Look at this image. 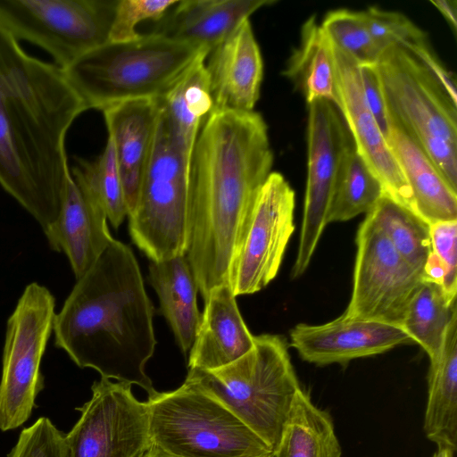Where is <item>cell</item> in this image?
<instances>
[{"mask_svg": "<svg viewBox=\"0 0 457 457\" xmlns=\"http://www.w3.org/2000/svg\"><path fill=\"white\" fill-rule=\"evenodd\" d=\"M87 109L62 68L29 55L0 27V185L43 231L71 175L67 132Z\"/></svg>", "mask_w": 457, "mask_h": 457, "instance_id": "1", "label": "cell"}, {"mask_svg": "<svg viewBox=\"0 0 457 457\" xmlns=\"http://www.w3.org/2000/svg\"><path fill=\"white\" fill-rule=\"evenodd\" d=\"M273 161L259 112L212 111L205 118L190 162L186 253L204 301L213 287L229 285L232 261Z\"/></svg>", "mask_w": 457, "mask_h": 457, "instance_id": "2", "label": "cell"}, {"mask_svg": "<svg viewBox=\"0 0 457 457\" xmlns=\"http://www.w3.org/2000/svg\"><path fill=\"white\" fill-rule=\"evenodd\" d=\"M154 313L133 251L113 238L55 314L54 345L79 368L150 396L156 390L145 369L156 345Z\"/></svg>", "mask_w": 457, "mask_h": 457, "instance_id": "3", "label": "cell"}, {"mask_svg": "<svg viewBox=\"0 0 457 457\" xmlns=\"http://www.w3.org/2000/svg\"><path fill=\"white\" fill-rule=\"evenodd\" d=\"M209 51L154 33L110 42L62 69L88 109L137 99H162Z\"/></svg>", "mask_w": 457, "mask_h": 457, "instance_id": "4", "label": "cell"}, {"mask_svg": "<svg viewBox=\"0 0 457 457\" xmlns=\"http://www.w3.org/2000/svg\"><path fill=\"white\" fill-rule=\"evenodd\" d=\"M187 377L228 408L273 453L301 389L283 336H254L253 347L235 361L211 370H188Z\"/></svg>", "mask_w": 457, "mask_h": 457, "instance_id": "5", "label": "cell"}, {"mask_svg": "<svg viewBox=\"0 0 457 457\" xmlns=\"http://www.w3.org/2000/svg\"><path fill=\"white\" fill-rule=\"evenodd\" d=\"M388 120L400 127L457 191V104L416 56L399 46L374 64Z\"/></svg>", "mask_w": 457, "mask_h": 457, "instance_id": "6", "label": "cell"}, {"mask_svg": "<svg viewBox=\"0 0 457 457\" xmlns=\"http://www.w3.org/2000/svg\"><path fill=\"white\" fill-rule=\"evenodd\" d=\"M152 445L180 457H267L270 448L228 408L187 377L148 396Z\"/></svg>", "mask_w": 457, "mask_h": 457, "instance_id": "7", "label": "cell"}, {"mask_svg": "<svg viewBox=\"0 0 457 457\" xmlns=\"http://www.w3.org/2000/svg\"><path fill=\"white\" fill-rule=\"evenodd\" d=\"M129 230L133 243L150 262L187 253L189 167L172 143L162 104L151 158L135 210L129 216Z\"/></svg>", "mask_w": 457, "mask_h": 457, "instance_id": "8", "label": "cell"}, {"mask_svg": "<svg viewBox=\"0 0 457 457\" xmlns=\"http://www.w3.org/2000/svg\"><path fill=\"white\" fill-rule=\"evenodd\" d=\"M116 1L0 0V27L46 51L65 69L109 41Z\"/></svg>", "mask_w": 457, "mask_h": 457, "instance_id": "9", "label": "cell"}, {"mask_svg": "<svg viewBox=\"0 0 457 457\" xmlns=\"http://www.w3.org/2000/svg\"><path fill=\"white\" fill-rule=\"evenodd\" d=\"M55 300L38 283L28 285L7 320L0 381V430L23 425L44 389L40 364L53 332Z\"/></svg>", "mask_w": 457, "mask_h": 457, "instance_id": "10", "label": "cell"}, {"mask_svg": "<svg viewBox=\"0 0 457 457\" xmlns=\"http://www.w3.org/2000/svg\"><path fill=\"white\" fill-rule=\"evenodd\" d=\"M353 291L344 315L401 328L408 305L425 280L366 215L356 235Z\"/></svg>", "mask_w": 457, "mask_h": 457, "instance_id": "11", "label": "cell"}, {"mask_svg": "<svg viewBox=\"0 0 457 457\" xmlns=\"http://www.w3.org/2000/svg\"><path fill=\"white\" fill-rule=\"evenodd\" d=\"M308 104L307 179L302 228L292 278L302 276L312 261L328 213L346 153L353 145L336 104L317 99Z\"/></svg>", "mask_w": 457, "mask_h": 457, "instance_id": "12", "label": "cell"}, {"mask_svg": "<svg viewBox=\"0 0 457 457\" xmlns=\"http://www.w3.org/2000/svg\"><path fill=\"white\" fill-rule=\"evenodd\" d=\"M80 417L65 434L71 457H140L151 445L149 410L131 384L101 378Z\"/></svg>", "mask_w": 457, "mask_h": 457, "instance_id": "13", "label": "cell"}, {"mask_svg": "<svg viewBox=\"0 0 457 457\" xmlns=\"http://www.w3.org/2000/svg\"><path fill=\"white\" fill-rule=\"evenodd\" d=\"M295 194L285 177L271 171L254 201L232 261L229 286L235 296L264 288L278 274L295 230Z\"/></svg>", "mask_w": 457, "mask_h": 457, "instance_id": "14", "label": "cell"}, {"mask_svg": "<svg viewBox=\"0 0 457 457\" xmlns=\"http://www.w3.org/2000/svg\"><path fill=\"white\" fill-rule=\"evenodd\" d=\"M331 47L334 104L343 117L357 153L381 182L386 195L414 212L410 187L366 102L360 64L332 43Z\"/></svg>", "mask_w": 457, "mask_h": 457, "instance_id": "15", "label": "cell"}, {"mask_svg": "<svg viewBox=\"0 0 457 457\" xmlns=\"http://www.w3.org/2000/svg\"><path fill=\"white\" fill-rule=\"evenodd\" d=\"M289 337L299 356L318 366L345 364L413 343L400 327L344 314L320 325L299 323Z\"/></svg>", "mask_w": 457, "mask_h": 457, "instance_id": "16", "label": "cell"}, {"mask_svg": "<svg viewBox=\"0 0 457 457\" xmlns=\"http://www.w3.org/2000/svg\"><path fill=\"white\" fill-rule=\"evenodd\" d=\"M205 69L212 111H254L260 97L263 62L249 19L210 52Z\"/></svg>", "mask_w": 457, "mask_h": 457, "instance_id": "17", "label": "cell"}, {"mask_svg": "<svg viewBox=\"0 0 457 457\" xmlns=\"http://www.w3.org/2000/svg\"><path fill=\"white\" fill-rule=\"evenodd\" d=\"M161 99H137L103 110L122 182L128 217L135 210L153 152Z\"/></svg>", "mask_w": 457, "mask_h": 457, "instance_id": "18", "label": "cell"}, {"mask_svg": "<svg viewBox=\"0 0 457 457\" xmlns=\"http://www.w3.org/2000/svg\"><path fill=\"white\" fill-rule=\"evenodd\" d=\"M49 247L68 257L76 279L113 239L104 210L69 176L56 220L44 230Z\"/></svg>", "mask_w": 457, "mask_h": 457, "instance_id": "19", "label": "cell"}, {"mask_svg": "<svg viewBox=\"0 0 457 457\" xmlns=\"http://www.w3.org/2000/svg\"><path fill=\"white\" fill-rule=\"evenodd\" d=\"M273 0H182L156 22L152 33L209 51L257 10Z\"/></svg>", "mask_w": 457, "mask_h": 457, "instance_id": "20", "label": "cell"}, {"mask_svg": "<svg viewBox=\"0 0 457 457\" xmlns=\"http://www.w3.org/2000/svg\"><path fill=\"white\" fill-rule=\"evenodd\" d=\"M189 351L188 370H211L246 353L254 336L245 325L228 284L213 287Z\"/></svg>", "mask_w": 457, "mask_h": 457, "instance_id": "21", "label": "cell"}, {"mask_svg": "<svg viewBox=\"0 0 457 457\" xmlns=\"http://www.w3.org/2000/svg\"><path fill=\"white\" fill-rule=\"evenodd\" d=\"M388 121L386 140L410 187L414 212L428 225L457 220V191L417 143Z\"/></svg>", "mask_w": 457, "mask_h": 457, "instance_id": "22", "label": "cell"}, {"mask_svg": "<svg viewBox=\"0 0 457 457\" xmlns=\"http://www.w3.org/2000/svg\"><path fill=\"white\" fill-rule=\"evenodd\" d=\"M424 432L437 449L457 446V313L452 318L438 354L430 360Z\"/></svg>", "mask_w": 457, "mask_h": 457, "instance_id": "23", "label": "cell"}, {"mask_svg": "<svg viewBox=\"0 0 457 457\" xmlns=\"http://www.w3.org/2000/svg\"><path fill=\"white\" fill-rule=\"evenodd\" d=\"M148 279L158 295L160 312L186 355L201 320L196 298L198 288L186 254L150 262Z\"/></svg>", "mask_w": 457, "mask_h": 457, "instance_id": "24", "label": "cell"}, {"mask_svg": "<svg viewBox=\"0 0 457 457\" xmlns=\"http://www.w3.org/2000/svg\"><path fill=\"white\" fill-rule=\"evenodd\" d=\"M205 60L198 61L161 99L172 143L189 170L201 123L213 108Z\"/></svg>", "mask_w": 457, "mask_h": 457, "instance_id": "25", "label": "cell"}, {"mask_svg": "<svg viewBox=\"0 0 457 457\" xmlns=\"http://www.w3.org/2000/svg\"><path fill=\"white\" fill-rule=\"evenodd\" d=\"M331 416L314 405L308 394L295 395L273 457H341Z\"/></svg>", "mask_w": 457, "mask_h": 457, "instance_id": "26", "label": "cell"}, {"mask_svg": "<svg viewBox=\"0 0 457 457\" xmlns=\"http://www.w3.org/2000/svg\"><path fill=\"white\" fill-rule=\"evenodd\" d=\"M284 74L299 87L307 104L317 99L334 103L331 42L315 15L303 25L300 46L288 60Z\"/></svg>", "mask_w": 457, "mask_h": 457, "instance_id": "27", "label": "cell"}, {"mask_svg": "<svg viewBox=\"0 0 457 457\" xmlns=\"http://www.w3.org/2000/svg\"><path fill=\"white\" fill-rule=\"evenodd\" d=\"M456 313V301L451 303L439 284L425 279L408 305L401 328L432 360L438 354L447 327Z\"/></svg>", "mask_w": 457, "mask_h": 457, "instance_id": "28", "label": "cell"}, {"mask_svg": "<svg viewBox=\"0 0 457 457\" xmlns=\"http://www.w3.org/2000/svg\"><path fill=\"white\" fill-rule=\"evenodd\" d=\"M366 215L381 228L407 263L425 278V264L432 252L429 225L387 195Z\"/></svg>", "mask_w": 457, "mask_h": 457, "instance_id": "29", "label": "cell"}, {"mask_svg": "<svg viewBox=\"0 0 457 457\" xmlns=\"http://www.w3.org/2000/svg\"><path fill=\"white\" fill-rule=\"evenodd\" d=\"M75 182L104 210L118 228L128 216L114 145L108 137L103 153L93 160L75 158L71 170Z\"/></svg>", "mask_w": 457, "mask_h": 457, "instance_id": "30", "label": "cell"}, {"mask_svg": "<svg viewBox=\"0 0 457 457\" xmlns=\"http://www.w3.org/2000/svg\"><path fill=\"white\" fill-rule=\"evenodd\" d=\"M385 195L381 182L353 145L341 167L328 221H345L367 214Z\"/></svg>", "mask_w": 457, "mask_h": 457, "instance_id": "31", "label": "cell"}, {"mask_svg": "<svg viewBox=\"0 0 457 457\" xmlns=\"http://www.w3.org/2000/svg\"><path fill=\"white\" fill-rule=\"evenodd\" d=\"M320 26L331 43L360 65H374L378 62L381 51L369 32L362 11H331Z\"/></svg>", "mask_w": 457, "mask_h": 457, "instance_id": "32", "label": "cell"}, {"mask_svg": "<svg viewBox=\"0 0 457 457\" xmlns=\"http://www.w3.org/2000/svg\"><path fill=\"white\" fill-rule=\"evenodd\" d=\"M362 12L369 32L381 52L393 45L411 52L428 43L427 34L403 13L374 6Z\"/></svg>", "mask_w": 457, "mask_h": 457, "instance_id": "33", "label": "cell"}, {"mask_svg": "<svg viewBox=\"0 0 457 457\" xmlns=\"http://www.w3.org/2000/svg\"><path fill=\"white\" fill-rule=\"evenodd\" d=\"M177 0H117L109 34L110 42L137 39V25L146 20L159 21Z\"/></svg>", "mask_w": 457, "mask_h": 457, "instance_id": "34", "label": "cell"}, {"mask_svg": "<svg viewBox=\"0 0 457 457\" xmlns=\"http://www.w3.org/2000/svg\"><path fill=\"white\" fill-rule=\"evenodd\" d=\"M7 457H71L65 434L46 417H40L20 433Z\"/></svg>", "mask_w": 457, "mask_h": 457, "instance_id": "35", "label": "cell"}, {"mask_svg": "<svg viewBox=\"0 0 457 457\" xmlns=\"http://www.w3.org/2000/svg\"><path fill=\"white\" fill-rule=\"evenodd\" d=\"M432 252L444 264L446 274L441 285L446 298L456 301L457 293V220L429 225Z\"/></svg>", "mask_w": 457, "mask_h": 457, "instance_id": "36", "label": "cell"}, {"mask_svg": "<svg viewBox=\"0 0 457 457\" xmlns=\"http://www.w3.org/2000/svg\"><path fill=\"white\" fill-rule=\"evenodd\" d=\"M360 72L366 102L386 137L389 121L375 67L360 65Z\"/></svg>", "mask_w": 457, "mask_h": 457, "instance_id": "37", "label": "cell"}, {"mask_svg": "<svg viewBox=\"0 0 457 457\" xmlns=\"http://www.w3.org/2000/svg\"><path fill=\"white\" fill-rule=\"evenodd\" d=\"M430 3L438 10L450 28L456 34L457 30V2L455 0H431Z\"/></svg>", "mask_w": 457, "mask_h": 457, "instance_id": "38", "label": "cell"}, {"mask_svg": "<svg viewBox=\"0 0 457 457\" xmlns=\"http://www.w3.org/2000/svg\"><path fill=\"white\" fill-rule=\"evenodd\" d=\"M140 457H180L173 455L161 449L160 447L152 445ZM267 457H273L272 454Z\"/></svg>", "mask_w": 457, "mask_h": 457, "instance_id": "39", "label": "cell"}, {"mask_svg": "<svg viewBox=\"0 0 457 457\" xmlns=\"http://www.w3.org/2000/svg\"><path fill=\"white\" fill-rule=\"evenodd\" d=\"M453 453L454 452L448 449H437L433 457H453Z\"/></svg>", "mask_w": 457, "mask_h": 457, "instance_id": "40", "label": "cell"}]
</instances>
